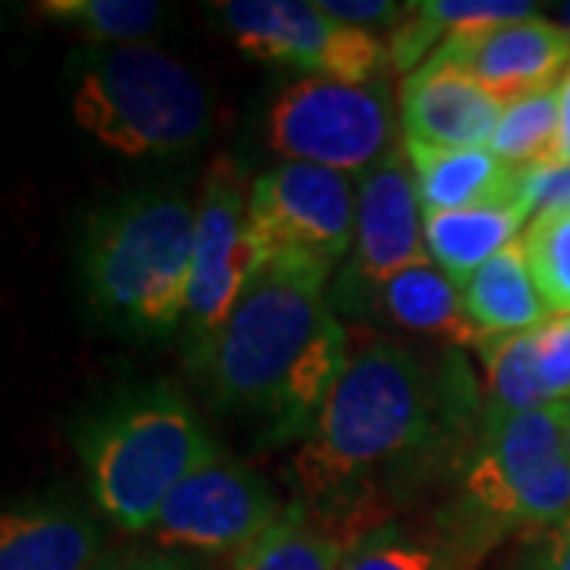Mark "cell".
Wrapping results in <instances>:
<instances>
[{
    "label": "cell",
    "instance_id": "cell-1",
    "mask_svg": "<svg viewBox=\"0 0 570 570\" xmlns=\"http://www.w3.org/2000/svg\"><path fill=\"white\" fill-rule=\"evenodd\" d=\"M330 266L273 257L254 269L219 333L194 352L225 406L261 412L283 434L314 425L348 367L346 330L326 305Z\"/></svg>",
    "mask_w": 570,
    "mask_h": 570
},
{
    "label": "cell",
    "instance_id": "cell-2",
    "mask_svg": "<svg viewBox=\"0 0 570 570\" xmlns=\"http://www.w3.org/2000/svg\"><path fill=\"white\" fill-rule=\"evenodd\" d=\"M431 434V393L403 346L371 343L348 358L295 453V482L314 504H343L367 472L419 450Z\"/></svg>",
    "mask_w": 570,
    "mask_h": 570
},
{
    "label": "cell",
    "instance_id": "cell-3",
    "mask_svg": "<svg viewBox=\"0 0 570 570\" xmlns=\"http://www.w3.org/2000/svg\"><path fill=\"white\" fill-rule=\"evenodd\" d=\"M194 228L197 206L168 190H140L96 213L82 242L92 311L134 333L175 330L187 311Z\"/></svg>",
    "mask_w": 570,
    "mask_h": 570
},
{
    "label": "cell",
    "instance_id": "cell-4",
    "mask_svg": "<svg viewBox=\"0 0 570 570\" xmlns=\"http://www.w3.org/2000/svg\"><path fill=\"white\" fill-rule=\"evenodd\" d=\"M82 456L105 517L124 532H146L175 485L216 450L190 403L159 384L99 415L82 438Z\"/></svg>",
    "mask_w": 570,
    "mask_h": 570
},
{
    "label": "cell",
    "instance_id": "cell-5",
    "mask_svg": "<svg viewBox=\"0 0 570 570\" xmlns=\"http://www.w3.org/2000/svg\"><path fill=\"white\" fill-rule=\"evenodd\" d=\"M73 118L121 156L184 153L209 134L200 80L153 45H115L82 63Z\"/></svg>",
    "mask_w": 570,
    "mask_h": 570
},
{
    "label": "cell",
    "instance_id": "cell-6",
    "mask_svg": "<svg viewBox=\"0 0 570 570\" xmlns=\"http://www.w3.org/2000/svg\"><path fill=\"white\" fill-rule=\"evenodd\" d=\"M469 504L498 530L549 535L570 517V456L561 403L485 425L466 479Z\"/></svg>",
    "mask_w": 570,
    "mask_h": 570
},
{
    "label": "cell",
    "instance_id": "cell-7",
    "mask_svg": "<svg viewBox=\"0 0 570 570\" xmlns=\"http://www.w3.org/2000/svg\"><path fill=\"white\" fill-rule=\"evenodd\" d=\"M393 99L384 82H295L269 108L266 140L288 163L365 171L396 149Z\"/></svg>",
    "mask_w": 570,
    "mask_h": 570
},
{
    "label": "cell",
    "instance_id": "cell-8",
    "mask_svg": "<svg viewBox=\"0 0 570 570\" xmlns=\"http://www.w3.org/2000/svg\"><path fill=\"white\" fill-rule=\"evenodd\" d=\"M219 20L235 45L261 61L292 63L321 80L367 86L393 67L390 48L367 29L333 20L321 3L298 0H228Z\"/></svg>",
    "mask_w": 570,
    "mask_h": 570
},
{
    "label": "cell",
    "instance_id": "cell-9",
    "mask_svg": "<svg viewBox=\"0 0 570 570\" xmlns=\"http://www.w3.org/2000/svg\"><path fill=\"white\" fill-rule=\"evenodd\" d=\"M358 187L324 165L285 163L250 184L247 225L261 264L311 257L333 266L355 247Z\"/></svg>",
    "mask_w": 570,
    "mask_h": 570
},
{
    "label": "cell",
    "instance_id": "cell-10",
    "mask_svg": "<svg viewBox=\"0 0 570 570\" xmlns=\"http://www.w3.org/2000/svg\"><path fill=\"white\" fill-rule=\"evenodd\" d=\"M250 187L245 171L228 156H219L206 171L200 200H197V228H194V264L184 321L194 340V352L206 346L219 326L228 321L242 292L261 266V254L247 225Z\"/></svg>",
    "mask_w": 570,
    "mask_h": 570
},
{
    "label": "cell",
    "instance_id": "cell-11",
    "mask_svg": "<svg viewBox=\"0 0 570 570\" xmlns=\"http://www.w3.org/2000/svg\"><path fill=\"white\" fill-rule=\"evenodd\" d=\"M279 517L283 508L261 475L213 456L165 498L153 532L165 549L242 554Z\"/></svg>",
    "mask_w": 570,
    "mask_h": 570
},
{
    "label": "cell",
    "instance_id": "cell-12",
    "mask_svg": "<svg viewBox=\"0 0 570 570\" xmlns=\"http://www.w3.org/2000/svg\"><path fill=\"white\" fill-rule=\"evenodd\" d=\"M434 58L482 82L501 105L554 86L570 67V32L549 20L460 29L434 48Z\"/></svg>",
    "mask_w": 570,
    "mask_h": 570
},
{
    "label": "cell",
    "instance_id": "cell-13",
    "mask_svg": "<svg viewBox=\"0 0 570 570\" xmlns=\"http://www.w3.org/2000/svg\"><path fill=\"white\" fill-rule=\"evenodd\" d=\"M419 187L406 149H393L358 178L355 269L367 283H387L400 269L431 264L419 223Z\"/></svg>",
    "mask_w": 570,
    "mask_h": 570
},
{
    "label": "cell",
    "instance_id": "cell-14",
    "mask_svg": "<svg viewBox=\"0 0 570 570\" xmlns=\"http://www.w3.org/2000/svg\"><path fill=\"white\" fill-rule=\"evenodd\" d=\"M504 105L460 67L428 58L400 89V115L406 142L438 149H482L489 146Z\"/></svg>",
    "mask_w": 570,
    "mask_h": 570
},
{
    "label": "cell",
    "instance_id": "cell-15",
    "mask_svg": "<svg viewBox=\"0 0 570 570\" xmlns=\"http://www.w3.org/2000/svg\"><path fill=\"white\" fill-rule=\"evenodd\" d=\"M406 153L425 213L469 209L520 194V171L501 163L489 146L438 149V146L406 142Z\"/></svg>",
    "mask_w": 570,
    "mask_h": 570
},
{
    "label": "cell",
    "instance_id": "cell-16",
    "mask_svg": "<svg viewBox=\"0 0 570 570\" xmlns=\"http://www.w3.org/2000/svg\"><path fill=\"white\" fill-rule=\"evenodd\" d=\"M96 551L99 532L70 508L29 504L0 520V570H86Z\"/></svg>",
    "mask_w": 570,
    "mask_h": 570
},
{
    "label": "cell",
    "instance_id": "cell-17",
    "mask_svg": "<svg viewBox=\"0 0 570 570\" xmlns=\"http://www.w3.org/2000/svg\"><path fill=\"white\" fill-rule=\"evenodd\" d=\"M530 219L523 197H508L494 204L450 209V213H425L428 254L441 264L453 283H469V276L494 254L513 245L517 232Z\"/></svg>",
    "mask_w": 570,
    "mask_h": 570
},
{
    "label": "cell",
    "instance_id": "cell-18",
    "mask_svg": "<svg viewBox=\"0 0 570 570\" xmlns=\"http://www.w3.org/2000/svg\"><path fill=\"white\" fill-rule=\"evenodd\" d=\"M460 292L469 321L482 336L523 333L549 321V305L532 283L523 242H513L479 266Z\"/></svg>",
    "mask_w": 570,
    "mask_h": 570
},
{
    "label": "cell",
    "instance_id": "cell-19",
    "mask_svg": "<svg viewBox=\"0 0 570 570\" xmlns=\"http://www.w3.org/2000/svg\"><path fill=\"white\" fill-rule=\"evenodd\" d=\"M377 298L390 321L412 333L441 336L453 346H479L485 340L469 321L460 285L441 266L415 264L400 269L387 283H381Z\"/></svg>",
    "mask_w": 570,
    "mask_h": 570
},
{
    "label": "cell",
    "instance_id": "cell-20",
    "mask_svg": "<svg viewBox=\"0 0 570 570\" xmlns=\"http://www.w3.org/2000/svg\"><path fill=\"white\" fill-rule=\"evenodd\" d=\"M352 546L317 527L305 504H292L269 530L235 558V570H340Z\"/></svg>",
    "mask_w": 570,
    "mask_h": 570
},
{
    "label": "cell",
    "instance_id": "cell-21",
    "mask_svg": "<svg viewBox=\"0 0 570 570\" xmlns=\"http://www.w3.org/2000/svg\"><path fill=\"white\" fill-rule=\"evenodd\" d=\"M475 348L482 352L489 374L491 406L485 425L554 403L535 367V326L508 336H485Z\"/></svg>",
    "mask_w": 570,
    "mask_h": 570
},
{
    "label": "cell",
    "instance_id": "cell-22",
    "mask_svg": "<svg viewBox=\"0 0 570 570\" xmlns=\"http://www.w3.org/2000/svg\"><path fill=\"white\" fill-rule=\"evenodd\" d=\"M561 137V82L504 105L489 149L510 168L527 171L554 163Z\"/></svg>",
    "mask_w": 570,
    "mask_h": 570
},
{
    "label": "cell",
    "instance_id": "cell-23",
    "mask_svg": "<svg viewBox=\"0 0 570 570\" xmlns=\"http://www.w3.org/2000/svg\"><path fill=\"white\" fill-rule=\"evenodd\" d=\"M39 17L63 22L89 41H137L159 26L165 7L156 0H45Z\"/></svg>",
    "mask_w": 570,
    "mask_h": 570
},
{
    "label": "cell",
    "instance_id": "cell-24",
    "mask_svg": "<svg viewBox=\"0 0 570 570\" xmlns=\"http://www.w3.org/2000/svg\"><path fill=\"white\" fill-rule=\"evenodd\" d=\"M532 283L554 314H570V209L535 216L523 235Z\"/></svg>",
    "mask_w": 570,
    "mask_h": 570
},
{
    "label": "cell",
    "instance_id": "cell-25",
    "mask_svg": "<svg viewBox=\"0 0 570 570\" xmlns=\"http://www.w3.org/2000/svg\"><path fill=\"white\" fill-rule=\"evenodd\" d=\"M419 10L434 22L444 36L460 29H482L501 22H520L535 17V3L520 0H422Z\"/></svg>",
    "mask_w": 570,
    "mask_h": 570
},
{
    "label": "cell",
    "instance_id": "cell-26",
    "mask_svg": "<svg viewBox=\"0 0 570 570\" xmlns=\"http://www.w3.org/2000/svg\"><path fill=\"white\" fill-rule=\"evenodd\" d=\"M340 570H434V554L400 532H377L358 539L343 558Z\"/></svg>",
    "mask_w": 570,
    "mask_h": 570
},
{
    "label": "cell",
    "instance_id": "cell-27",
    "mask_svg": "<svg viewBox=\"0 0 570 570\" xmlns=\"http://www.w3.org/2000/svg\"><path fill=\"white\" fill-rule=\"evenodd\" d=\"M535 367L554 403L570 396V314L549 317L535 326Z\"/></svg>",
    "mask_w": 570,
    "mask_h": 570
},
{
    "label": "cell",
    "instance_id": "cell-28",
    "mask_svg": "<svg viewBox=\"0 0 570 570\" xmlns=\"http://www.w3.org/2000/svg\"><path fill=\"white\" fill-rule=\"evenodd\" d=\"M520 197L532 219L570 209V163L564 165H539L520 171Z\"/></svg>",
    "mask_w": 570,
    "mask_h": 570
},
{
    "label": "cell",
    "instance_id": "cell-29",
    "mask_svg": "<svg viewBox=\"0 0 570 570\" xmlns=\"http://www.w3.org/2000/svg\"><path fill=\"white\" fill-rule=\"evenodd\" d=\"M321 10L333 20L346 22L362 29L367 22H396L403 20L406 7L390 3V0H321Z\"/></svg>",
    "mask_w": 570,
    "mask_h": 570
},
{
    "label": "cell",
    "instance_id": "cell-30",
    "mask_svg": "<svg viewBox=\"0 0 570 570\" xmlns=\"http://www.w3.org/2000/svg\"><path fill=\"white\" fill-rule=\"evenodd\" d=\"M535 570H570V517L546 535V549Z\"/></svg>",
    "mask_w": 570,
    "mask_h": 570
},
{
    "label": "cell",
    "instance_id": "cell-31",
    "mask_svg": "<svg viewBox=\"0 0 570 570\" xmlns=\"http://www.w3.org/2000/svg\"><path fill=\"white\" fill-rule=\"evenodd\" d=\"M570 163V67L561 80V137H558V149H554V163Z\"/></svg>",
    "mask_w": 570,
    "mask_h": 570
},
{
    "label": "cell",
    "instance_id": "cell-32",
    "mask_svg": "<svg viewBox=\"0 0 570 570\" xmlns=\"http://www.w3.org/2000/svg\"><path fill=\"white\" fill-rule=\"evenodd\" d=\"M102 570H178L165 561H153V558H140V561H130V564H108Z\"/></svg>",
    "mask_w": 570,
    "mask_h": 570
},
{
    "label": "cell",
    "instance_id": "cell-33",
    "mask_svg": "<svg viewBox=\"0 0 570 570\" xmlns=\"http://www.w3.org/2000/svg\"><path fill=\"white\" fill-rule=\"evenodd\" d=\"M561 422H564V448L570 456V403H561Z\"/></svg>",
    "mask_w": 570,
    "mask_h": 570
},
{
    "label": "cell",
    "instance_id": "cell-34",
    "mask_svg": "<svg viewBox=\"0 0 570 570\" xmlns=\"http://www.w3.org/2000/svg\"><path fill=\"white\" fill-rule=\"evenodd\" d=\"M561 22H564V29L570 32V3H564V7H561Z\"/></svg>",
    "mask_w": 570,
    "mask_h": 570
}]
</instances>
